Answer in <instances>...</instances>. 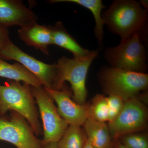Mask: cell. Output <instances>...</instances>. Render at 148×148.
I'll return each mask as SVG.
<instances>
[{
    "label": "cell",
    "instance_id": "cell-17",
    "mask_svg": "<svg viewBox=\"0 0 148 148\" xmlns=\"http://www.w3.org/2000/svg\"><path fill=\"white\" fill-rule=\"evenodd\" d=\"M86 140L85 132L81 126L69 125L57 143V148H83Z\"/></svg>",
    "mask_w": 148,
    "mask_h": 148
},
{
    "label": "cell",
    "instance_id": "cell-6",
    "mask_svg": "<svg viewBox=\"0 0 148 148\" xmlns=\"http://www.w3.org/2000/svg\"><path fill=\"white\" fill-rule=\"evenodd\" d=\"M32 88L42 122L43 145L58 143L69 124L58 114L53 99L43 86Z\"/></svg>",
    "mask_w": 148,
    "mask_h": 148
},
{
    "label": "cell",
    "instance_id": "cell-23",
    "mask_svg": "<svg viewBox=\"0 0 148 148\" xmlns=\"http://www.w3.org/2000/svg\"><path fill=\"white\" fill-rule=\"evenodd\" d=\"M83 148H95L92 145L90 144V143H89V141L87 140H86V142L85 143L84 145V146Z\"/></svg>",
    "mask_w": 148,
    "mask_h": 148
},
{
    "label": "cell",
    "instance_id": "cell-2",
    "mask_svg": "<svg viewBox=\"0 0 148 148\" xmlns=\"http://www.w3.org/2000/svg\"><path fill=\"white\" fill-rule=\"evenodd\" d=\"M102 16L110 32L119 35L121 39L141 34L147 18V9L133 0L114 1Z\"/></svg>",
    "mask_w": 148,
    "mask_h": 148
},
{
    "label": "cell",
    "instance_id": "cell-1",
    "mask_svg": "<svg viewBox=\"0 0 148 148\" xmlns=\"http://www.w3.org/2000/svg\"><path fill=\"white\" fill-rule=\"evenodd\" d=\"M32 86L9 80L0 85V118L9 111L22 116L31 125L36 136L42 135V129Z\"/></svg>",
    "mask_w": 148,
    "mask_h": 148
},
{
    "label": "cell",
    "instance_id": "cell-3",
    "mask_svg": "<svg viewBox=\"0 0 148 148\" xmlns=\"http://www.w3.org/2000/svg\"><path fill=\"white\" fill-rule=\"evenodd\" d=\"M98 55V51H92L84 56L71 58L63 56L59 58L52 89L61 90L65 82H69L73 90V101L79 105H84L87 96L86 81L88 72Z\"/></svg>",
    "mask_w": 148,
    "mask_h": 148
},
{
    "label": "cell",
    "instance_id": "cell-19",
    "mask_svg": "<svg viewBox=\"0 0 148 148\" xmlns=\"http://www.w3.org/2000/svg\"><path fill=\"white\" fill-rule=\"evenodd\" d=\"M121 144L128 148H148L147 137L145 134L130 133L122 136Z\"/></svg>",
    "mask_w": 148,
    "mask_h": 148
},
{
    "label": "cell",
    "instance_id": "cell-8",
    "mask_svg": "<svg viewBox=\"0 0 148 148\" xmlns=\"http://www.w3.org/2000/svg\"><path fill=\"white\" fill-rule=\"evenodd\" d=\"M0 141L17 148H44L28 121L16 112L11 111L8 119L0 118Z\"/></svg>",
    "mask_w": 148,
    "mask_h": 148
},
{
    "label": "cell",
    "instance_id": "cell-4",
    "mask_svg": "<svg viewBox=\"0 0 148 148\" xmlns=\"http://www.w3.org/2000/svg\"><path fill=\"white\" fill-rule=\"evenodd\" d=\"M104 56L114 68L143 73L147 69L145 48L138 33L121 39L116 47L108 48Z\"/></svg>",
    "mask_w": 148,
    "mask_h": 148
},
{
    "label": "cell",
    "instance_id": "cell-12",
    "mask_svg": "<svg viewBox=\"0 0 148 148\" xmlns=\"http://www.w3.org/2000/svg\"><path fill=\"white\" fill-rule=\"evenodd\" d=\"M20 38L27 45L33 47L47 55L48 47L52 45V27L40 25L37 22L20 27L18 30Z\"/></svg>",
    "mask_w": 148,
    "mask_h": 148
},
{
    "label": "cell",
    "instance_id": "cell-13",
    "mask_svg": "<svg viewBox=\"0 0 148 148\" xmlns=\"http://www.w3.org/2000/svg\"><path fill=\"white\" fill-rule=\"evenodd\" d=\"M87 140L95 148H111V135L108 125L88 118L83 125Z\"/></svg>",
    "mask_w": 148,
    "mask_h": 148
},
{
    "label": "cell",
    "instance_id": "cell-20",
    "mask_svg": "<svg viewBox=\"0 0 148 148\" xmlns=\"http://www.w3.org/2000/svg\"><path fill=\"white\" fill-rule=\"evenodd\" d=\"M106 99L108 109V121L110 122L115 119L121 112L125 101L121 97L114 94H109Z\"/></svg>",
    "mask_w": 148,
    "mask_h": 148
},
{
    "label": "cell",
    "instance_id": "cell-9",
    "mask_svg": "<svg viewBox=\"0 0 148 148\" xmlns=\"http://www.w3.org/2000/svg\"><path fill=\"white\" fill-rule=\"evenodd\" d=\"M0 58L14 60L21 64L41 83L43 87L52 88L56 76L57 64H46L24 52L10 41L0 49Z\"/></svg>",
    "mask_w": 148,
    "mask_h": 148
},
{
    "label": "cell",
    "instance_id": "cell-7",
    "mask_svg": "<svg viewBox=\"0 0 148 148\" xmlns=\"http://www.w3.org/2000/svg\"><path fill=\"white\" fill-rule=\"evenodd\" d=\"M147 117L146 106L136 96L128 99L116 118L109 122L111 137L117 139L143 129L147 124Z\"/></svg>",
    "mask_w": 148,
    "mask_h": 148
},
{
    "label": "cell",
    "instance_id": "cell-21",
    "mask_svg": "<svg viewBox=\"0 0 148 148\" xmlns=\"http://www.w3.org/2000/svg\"><path fill=\"white\" fill-rule=\"evenodd\" d=\"M10 40L8 28L0 26V49L4 47Z\"/></svg>",
    "mask_w": 148,
    "mask_h": 148
},
{
    "label": "cell",
    "instance_id": "cell-14",
    "mask_svg": "<svg viewBox=\"0 0 148 148\" xmlns=\"http://www.w3.org/2000/svg\"><path fill=\"white\" fill-rule=\"evenodd\" d=\"M0 77L27 84L32 87L43 86L38 79L18 63L10 64L0 58Z\"/></svg>",
    "mask_w": 148,
    "mask_h": 148
},
{
    "label": "cell",
    "instance_id": "cell-24",
    "mask_svg": "<svg viewBox=\"0 0 148 148\" xmlns=\"http://www.w3.org/2000/svg\"><path fill=\"white\" fill-rule=\"evenodd\" d=\"M117 148H128L127 147H125V146L121 144V143H119L117 146Z\"/></svg>",
    "mask_w": 148,
    "mask_h": 148
},
{
    "label": "cell",
    "instance_id": "cell-5",
    "mask_svg": "<svg viewBox=\"0 0 148 148\" xmlns=\"http://www.w3.org/2000/svg\"><path fill=\"white\" fill-rule=\"evenodd\" d=\"M100 77L106 92L118 95L125 101L148 87V75L145 73L106 67L101 72Z\"/></svg>",
    "mask_w": 148,
    "mask_h": 148
},
{
    "label": "cell",
    "instance_id": "cell-15",
    "mask_svg": "<svg viewBox=\"0 0 148 148\" xmlns=\"http://www.w3.org/2000/svg\"><path fill=\"white\" fill-rule=\"evenodd\" d=\"M52 45L69 51L74 57L84 56L90 51L79 45L66 31L61 21L57 22L52 27Z\"/></svg>",
    "mask_w": 148,
    "mask_h": 148
},
{
    "label": "cell",
    "instance_id": "cell-16",
    "mask_svg": "<svg viewBox=\"0 0 148 148\" xmlns=\"http://www.w3.org/2000/svg\"><path fill=\"white\" fill-rule=\"evenodd\" d=\"M51 3L70 2L77 4L88 9L92 12L95 22V36L100 45H102L103 41V26L105 25L104 20L101 15V12L106 6L101 0H52Z\"/></svg>",
    "mask_w": 148,
    "mask_h": 148
},
{
    "label": "cell",
    "instance_id": "cell-11",
    "mask_svg": "<svg viewBox=\"0 0 148 148\" xmlns=\"http://www.w3.org/2000/svg\"><path fill=\"white\" fill-rule=\"evenodd\" d=\"M37 15L18 0H0V26L25 27L37 22Z\"/></svg>",
    "mask_w": 148,
    "mask_h": 148
},
{
    "label": "cell",
    "instance_id": "cell-10",
    "mask_svg": "<svg viewBox=\"0 0 148 148\" xmlns=\"http://www.w3.org/2000/svg\"><path fill=\"white\" fill-rule=\"evenodd\" d=\"M44 88L57 104L58 114L69 125H83L88 118V104L79 105L76 103L64 86L60 90Z\"/></svg>",
    "mask_w": 148,
    "mask_h": 148
},
{
    "label": "cell",
    "instance_id": "cell-22",
    "mask_svg": "<svg viewBox=\"0 0 148 148\" xmlns=\"http://www.w3.org/2000/svg\"><path fill=\"white\" fill-rule=\"evenodd\" d=\"M57 143H49L44 146V148H57Z\"/></svg>",
    "mask_w": 148,
    "mask_h": 148
},
{
    "label": "cell",
    "instance_id": "cell-18",
    "mask_svg": "<svg viewBox=\"0 0 148 148\" xmlns=\"http://www.w3.org/2000/svg\"><path fill=\"white\" fill-rule=\"evenodd\" d=\"M88 118L105 122L108 121V109L106 97L98 94L88 106Z\"/></svg>",
    "mask_w": 148,
    "mask_h": 148
}]
</instances>
